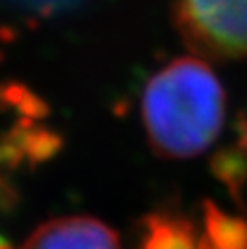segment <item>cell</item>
Masks as SVG:
<instances>
[{"mask_svg": "<svg viewBox=\"0 0 247 249\" xmlns=\"http://www.w3.org/2000/svg\"><path fill=\"white\" fill-rule=\"evenodd\" d=\"M14 6L31 12V18H51L76 8L82 0H8Z\"/></svg>", "mask_w": 247, "mask_h": 249, "instance_id": "52a82bcc", "label": "cell"}, {"mask_svg": "<svg viewBox=\"0 0 247 249\" xmlns=\"http://www.w3.org/2000/svg\"><path fill=\"white\" fill-rule=\"evenodd\" d=\"M0 249H14V247H12V243H10L6 237L0 235Z\"/></svg>", "mask_w": 247, "mask_h": 249, "instance_id": "7c38bea8", "label": "cell"}, {"mask_svg": "<svg viewBox=\"0 0 247 249\" xmlns=\"http://www.w3.org/2000/svg\"><path fill=\"white\" fill-rule=\"evenodd\" d=\"M142 124L156 154L187 160L218 138L226 95L214 70L196 56H181L159 68L140 101Z\"/></svg>", "mask_w": 247, "mask_h": 249, "instance_id": "6da1fadb", "label": "cell"}, {"mask_svg": "<svg viewBox=\"0 0 247 249\" xmlns=\"http://www.w3.org/2000/svg\"><path fill=\"white\" fill-rule=\"evenodd\" d=\"M140 249H198V241L189 222L156 214L146 220Z\"/></svg>", "mask_w": 247, "mask_h": 249, "instance_id": "277c9868", "label": "cell"}, {"mask_svg": "<svg viewBox=\"0 0 247 249\" xmlns=\"http://www.w3.org/2000/svg\"><path fill=\"white\" fill-rule=\"evenodd\" d=\"M16 107H18V111H19L23 117H29V119H43V117L49 115V105H47L39 95H35V93H31V91H27V93L23 95V99H21Z\"/></svg>", "mask_w": 247, "mask_h": 249, "instance_id": "9c48e42d", "label": "cell"}, {"mask_svg": "<svg viewBox=\"0 0 247 249\" xmlns=\"http://www.w3.org/2000/svg\"><path fill=\"white\" fill-rule=\"evenodd\" d=\"M177 25L198 54L247 56V0H179Z\"/></svg>", "mask_w": 247, "mask_h": 249, "instance_id": "7a4b0ae2", "label": "cell"}, {"mask_svg": "<svg viewBox=\"0 0 247 249\" xmlns=\"http://www.w3.org/2000/svg\"><path fill=\"white\" fill-rule=\"evenodd\" d=\"M21 249H121L117 233L97 218L68 216L41 224Z\"/></svg>", "mask_w": 247, "mask_h": 249, "instance_id": "3957f363", "label": "cell"}, {"mask_svg": "<svg viewBox=\"0 0 247 249\" xmlns=\"http://www.w3.org/2000/svg\"><path fill=\"white\" fill-rule=\"evenodd\" d=\"M6 107H8V105H6V103H4V99H2V93H0V111H4V109H6Z\"/></svg>", "mask_w": 247, "mask_h": 249, "instance_id": "4fadbf2b", "label": "cell"}, {"mask_svg": "<svg viewBox=\"0 0 247 249\" xmlns=\"http://www.w3.org/2000/svg\"><path fill=\"white\" fill-rule=\"evenodd\" d=\"M198 249H247V224L206 204L204 233Z\"/></svg>", "mask_w": 247, "mask_h": 249, "instance_id": "5b68a950", "label": "cell"}, {"mask_svg": "<svg viewBox=\"0 0 247 249\" xmlns=\"http://www.w3.org/2000/svg\"><path fill=\"white\" fill-rule=\"evenodd\" d=\"M243 142H245V146H247V123H245V128H243Z\"/></svg>", "mask_w": 247, "mask_h": 249, "instance_id": "5bb4252c", "label": "cell"}, {"mask_svg": "<svg viewBox=\"0 0 247 249\" xmlns=\"http://www.w3.org/2000/svg\"><path fill=\"white\" fill-rule=\"evenodd\" d=\"M62 148L60 134L49 130V128H31L25 140V158L31 163H43L58 154Z\"/></svg>", "mask_w": 247, "mask_h": 249, "instance_id": "8992f818", "label": "cell"}, {"mask_svg": "<svg viewBox=\"0 0 247 249\" xmlns=\"http://www.w3.org/2000/svg\"><path fill=\"white\" fill-rule=\"evenodd\" d=\"M27 91H29V89H27L23 84H19V82H8V84L0 86V93H2L4 103H6V105H14V107L23 99V95H25Z\"/></svg>", "mask_w": 247, "mask_h": 249, "instance_id": "30bf717a", "label": "cell"}, {"mask_svg": "<svg viewBox=\"0 0 247 249\" xmlns=\"http://www.w3.org/2000/svg\"><path fill=\"white\" fill-rule=\"evenodd\" d=\"M18 202H19V193L16 185L4 175V171H0V216L12 214Z\"/></svg>", "mask_w": 247, "mask_h": 249, "instance_id": "ba28073f", "label": "cell"}, {"mask_svg": "<svg viewBox=\"0 0 247 249\" xmlns=\"http://www.w3.org/2000/svg\"><path fill=\"white\" fill-rule=\"evenodd\" d=\"M0 39L2 41H14L16 39V29L10 25H2L0 27Z\"/></svg>", "mask_w": 247, "mask_h": 249, "instance_id": "8fae6325", "label": "cell"}]
</instances>
